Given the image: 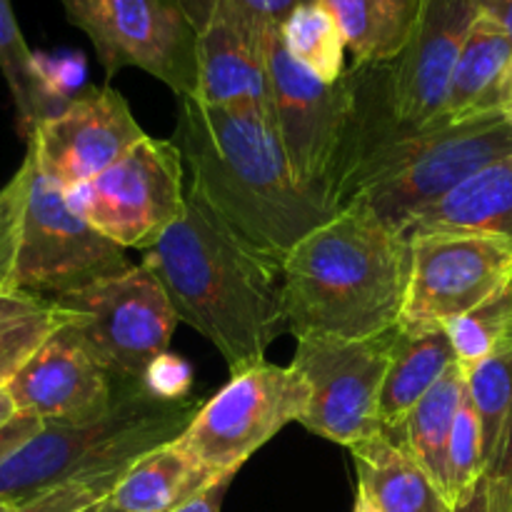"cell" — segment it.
Masks as SVG:
<instances>
[{"instance_id": "4dcf8cb0", "label": "cell", "mask_w": 512, "mask_h": 512, "mask_svg": "<svg viewBox=\"0 0 512 512\" xmlns=\"http://www.w3.org/2000/svg\"><path fill=\"white\" fill-rule=\"evenodd\" d=\"M30 173H33V163L25 155L23 165L0 188V293L15 290V273H18V253L20 238H23V218L25 203H28Z\"/></svg>"}, {"instance_id": "d590c367", "label": "cell", "mask_w": 512, "mask_h": 512, "mask_svg": "<svg viewBox=\"0 0 512 512\" xmlns=\"http://www.w3.org/2000/svg\"><path fill=\"white\" fill-rule=\"evenodd\" d=\"M43 428V423H40L35 415L30 413H20L18 418L13 420V423L8 425V428L0 433V460L8 458L10 453H13L15 448H20V445L25 443L28 438H33L38 430Z\"/></svg>"}, {"instance_id": "d4e9b609", "label": "cell", "mask_w": 512, "mask_h": 512, "mask_svg": "<svg viewBox=\"0 0 512 512\" xmlns=\"http://www.w3.org/2000/svg\"><path fill=\"white\" fill-rule=\"evenodd\" d=\"M70 323L55 300L28 290L0 293V388L10 385L30 358Z\"/></svg>"}, {"instance_id": "cb8c5ba5", "label": "cell", "mask_w": 512, "mask_h": 512, "mask_svg": "<svg viewBox=\"0 0 512 512\" xmlns=\"http://www.w3.org/2000/svg\"><path fill=\"white\" fill-rule=\"evenodd\" d=\"M343 30L355 63H393L408 45L425 0H318Z\"/></svg>"}, {"instance_id": "ab89813d", "label": "cell", "mask_w": 512, "mask_h": 512, "mask_svg": "<svg viewBox=\"0 0 512 512\" xmlns=\"http://www.w3.org/2000/svg\"><path fill=\"white\" fill-rule=\"evenodd\" d=\"M18 415H20L18 403H15L13 393H10V385H5V388H0V433H3V430L8 428Z\"/></svg>"}, {"instance_id": "f1b7e54d", "label": "cell", "mask_w": 512, "mask_h": 512, "mask_svg": "<svg viewBox=\"0 0 512 512\" xmlns=\"http://www.w3.org/2000/svg\"><path fill=\"white\" fill-rule=\"evenodd\" d=\"M512 325V285L498 290L468 310L460 318L450 320L445 325L450 343H453L455 358L465 370L483 363L490 353L500 345V340L508 335Z\"/></svg>"}, {"instance_id": "7c38bea8", "label": "cell", "mask_w": 512, "mask_h": 512, "mask_svg": "<svg viewBox=\"0 0 512 512\" xmlns=\"http://www.w3.org/2000/svg\"><path fill=\"white\" fill-rule=\"evenodd\" d=\"M395 333L398 328L365 340L298 338L290 365L310 388L300 425L345 448L383 433L378 400Z\"/></svg>"}, {"instance_id": "d6a6232c", "label": "cell", "mask_w": 512, "mask_h": 512, "mask_svg": "<svg viewBox=\"0 0 512 512\" xmlns=\"http://www.w3.org/2000/svg\"><path fill=\"white\" fill-rule=\"evenodd\" d=\"M180 3H183L185 13L190 15L195 28H198V23L203 20V15L208 13V8L215 0H180ZM220 3H225L230 10L243 15L250 23L260 25V28H280L285 23V18L298 5L308 3V0H220Z\"/></svg>"}, {"instance_id": "30bf717a", "label": "cell", "mask_w": 512, "mask_h": 512, "mask_svg": "<svg viewBox=\"0 0 512 512\" xmlns=\"http://www.w3.org/2000/svg\"><path fill=\"white\" fill-rule=\"evenodd\" d=\"M105 73L138 68L180 100L198 95V28L180 0H63Z\"/></svg>"}, {"instance_id": "3957f363", "label": "cell", "mask_w": 512, "mask_h": 512, "mask_svg": "<svg viewBox=\"0 0 512 512\" xmlns=\"http://www.w3.org/2000/svg\"><path fill=\"white\" fill-rule=\"evenodd\" d=\"M410 240L375 215L343 208L283 260V308L298 338L365 340L398 328Z\"/></svg>"}, {"instance_id": "484cf974", "label": "cell", "mask_w": 512, "mask_h": 512, "mask_svg": "<svg viewBox=\"0 0 512 512\" xmlns=\"http://www.w3.org/2000/svg\"><path fill=\"white\" fill-rule=\"evenodd\" d=\"M0 73L13 98L20 135L30 140L35 128L58 113L65 103L55 100L45 88L38 70V53H33L25 43L10 0H0Z\"/></svg>"}, {"instance_id": "7a4b0ae2", "label": "cell", "mask_w": 512, "mask_h": 512, "mask_svg": "<svg viewBox=\"0 0 512 512\" xmlns=\"http://www.w3.org/2000/svg\"><path fill=\"white\" fill-rule=\"evenodd\" d=\"M143 265L180 323L198 330L230 373L265 360L275 338L288 333L283 265L230 233L190 190L185 215L145 250Z\"/></svg>"}, {"instance_id": "5b68a950", "label": "cell", "mask_w": 512, "mask_h": 512, "mask_svg": "<svg viewBox=\"0 0 512 512\" xmlns=\"http://www.w3.org/2000/svg\"><path fill=\"white\" fill-rule=\"evenodd\" d=\"M198 400H163L130 390L105 418L85 425H43L0 460V500L23 505L68 480L130 468L150 450L175 443L200 410Z\"/></svg>"}, {"instance_id": "9a60e30c", "label": "cell", "mask_w": 512, "mask_h": 512, "mask_svg": "<svg viewBox=\"0 0 512 512\" xmlns=\"http://www.w3.org/2000/svg\"><path fill=\"white\" fill-rule=\"evenodd\" d=\"M118 383L65 325L55 333L10 383L20 413L43 425H85L113 413L130 393Z\"/></svg>"}, {"instance_id": "f546056e", "label": "cell", "mask_w": 512, "mask_h": 512, "mask_svg": "<svg viewBox=\"0 0 512 512\" xmlns=\"http://www.w3.org/2000/svg\"><path fill=\"white\" fill-rule=\"evenodd\" d=\"M483 423L470 395H465L448 443V498L450 505L485 473Z\"/></svg>"}, {"instance_id": "ffe728a7", "label": "cell", "mask_w": 512, "mask_h": 512, "mask_svg": "<svg viewBox=\"0 0 512 512\" xmlns=\"http://www.w3.org/2000/svg\"><path fill=\"white\" fill-rule=\"evenodd\" d=\"M455 360L458 358L445 328H398L378 400L383 433L400 428L410 410L438 385Z\"/></svg>"}, {"instance_id": "5bb4252c", "label": "cell", "mask_w": 512, "mask_h": 512, "mask_svg": "<svg viewBox=\"0 0 512 512\" xmlns=\"http://www.w3.org/2000/svg\"><path fill=\"white\" fill-rule=\"evenodd\" d=\"M145 138L130 105L113 88H88L45 118L28 140L35 168L73 190L98 178Z\"/></svg>"}, {"instance_id": "52a82bcc", "label": "cell", "mask_w": 512, "mask_h": 512, "mask_svg": "<svg viewBox=\"0 0 512 512\" xmlns=\"http://www.w3.org/2000/svg\"><path fill=\"white\" fill-rule=\"evenodd\" d=\"M55 303L68 310V328L90 355L128 388H145L150 368L168 353L180 323L165 290L143 263Z\"/></svg>"}, {"instance_id": "ba28073f", "label": "cell", "mask_w": 512, "mask_h": 512, "mask_svg": "<svg viewBox=\"0 0 512 512\" xmlns=\"http://www.w3.org/2000/svg\"><path fill=\"white\" fill-rule=\"evenodd\" d=\"M308 403L310 388L293 365L260 360L230 373L175 443L218 475L238 473L285 425L300 423Z\"/></svg>"}, {"instance_id": "e0dca14e", "label": "cell", "mask_w": 512, "mask_h": 512, "mask_svg": "<svg viewBox=\"0 0 512 512\" xmlns=\"http://www.w3.org/2000/svg\"><path fill=\"white\" fill-rule=\"evenodd\" d=\"M215 0L198 23V95L218 108L253 105L273 113L268 33Z\"/></svg>"}, {"instance_id": "83f0119b", "label": "cell", "mask_w": 512, "mask_h": 512, "mask_svg": "<svg viewBox=\"0 0 512 512\" xmlns=\"http://www.w3.org/2000/svg\"><path fill=\"white\" fill-rule=\"evenodd\" d=\"M465 373H468V395L483 423L485 463H490L512 428V325L498 348L483 363L473 365Z\"/></svg>"}, {"instance_id": "d6986e66", "label": "cell", "mask_w": 512, "mask_h": 512, "mask_svg": "<svg viewBox=\"0 0 512 512\" xmlns=\"http://www.w3.org/2000/svg\"><path fill=\"white\" fill-rule=\"evenodd\" d=\"M510 65L512 38L495 20L480 13L450 75L448 98L438 123H460L500 110Z\"/></svg>"}, {"instance_id": "8d00e7d4", "label": "cell", "mask_w": 512, "mask_h": 512, "mask_svg": "<svg viewBox=\"0 0 512 512\" xmlns=\"http://www.w3.org/2000/svg\"><path fill=\"white\" fill-rule=\"evenodd\" d=\"M238 473H228L223 475V478L215 480L210 488H205L203 493L198 495L195 500H190L185 508H180L178 512H220V508H223V500H225V493H228L230 483H233V478Z\"/></svg>"}, {"instance_id": "ee69618b", "label": "cell", "mask_w": 512, "mask_h": 512, "mask_svg": "<svg viewBox=\"0 0 512 512\" xmlns=\"http://www.w3.org/2000/svg\"><path fill=\"white\" fill-rule=\"evenodd\" d=\"M95 512H123V510H118V508H115V505L105 503V505H103V508H100V510H95Z\"/></svg>"}, {"instance_id": "836d02e7", "label": "cell", "mask_w": 512, "mask_h": 512, "mask_svg": "<svg viewBox=\"0 0 512 512\" xmlns=\"http://www.w3.org/2000/svg\"><path fill=\"white\" fill-rule=\"evenodd\" d=\"M193 383L190 378V368L175 355L165 353L163 358H158L150 368L148 380H145V388L155 395V398L163 400H183L188 398V388Z\"/></svg>"}, {"instance_id": "8fae6325", "label": "cell", "mask_w": 512, "mask_h": 512, "mask_svg": "<svg viewBox=\"0 0 512 512\" xmlns=\"http://www.w3.org/2000/svg\"><path fill=\"white\" fill-rule=\"evenodd\" d=\"M25 155L33 163V173L15 288L58 300L128 273L135 263H130L125 248L93 228L70 205L68 193L35 168L33 155Z\"/></svg>"}, {"instance_id": "7402d4cb", "label": "cell", "mask_w": 512, "mask_h": 512, "mask_svg": "<svg viewBox=\"0 0 512 512\" xmlns=\"http://www.w3.org/2000/svg\"><path fill=\"white\" fill-rule=\"evenodd\" d=\"M358 473V488L383 512H450L453 505L390 435L378 433L350 448Z\"/></svg>"}, {"instance_id": "4316f807", "label": "cell", "mask_w": 512, "mask_h": 512, "mask_svg": "<svg viewBox=\"0 0 512 512\" xmlns=\"http://www.w3.org/2000/svg\"><path fill=\"white\" fill-rule=\"evenodd\" d=\"M285 50L323 83H338L345 75L343 30L318 0L298 5L280 25Z\"/></svg>"}, {"instance_id": "b9f144b4", "label": "cell", "mask_w": 512, "mask_h": 512, "mask_svg": "<svg viewBox=\"0 0 512 512\" xmlns=\"http://www.w3.org/2000/svg\"><path fill=\"white\" fill-rule=\"evenodd\" d=\"M500 110H503L505 118L512 123V65L508 70V78H505V88H503V103H500Z\"/></svg>"}, {"instance_id": "74e56055", "label": "cell", "mask_w": 512, "mask_h": 512, "mask_svg": "<svg viewBox=\"0 0 512 512\" xmlns=\"http://www.w3.org/2000/svg\"><path fill=\"white\" fill-rule=\"evenodd\" d=\"M450 512H490V490H488V475H480L463 495L453 503Z\"/></svg>"}, {"instance_id": "f35d334b", "label": "cell", "mask_w": 512, "mask_h": 512, "mask_svg": "<svg viewBox=\"0 0 512 512\" xmlns=\"http://www.w3.org/2000/svg\"><path fill=\"white\" fill-rule=\"evenodd\" d=\"M480 13L500 25L512 38V0H478Z\"/></svg>"}, {"instance_id": "1f68e13d", "label": "cell", "mask_w": 512, "mask_h": 512, "mask_svg": "<svg viewBox=\"0 0 512 512\" xmlns=\"http://www.w3.org/2000/svg\"><path fill=\"white\" fill-rule=\"evenodd\" d=\"M128 470L130 468H115L68 480V483L55 485V488L35 495L28 503L18 505L15 512H95L108 503L110 493Z\"/></svg>"}, {"instance_id": "44dd1931", "label": "cell", "mask_w": 512, "mask_h": 512, "mask_svg": "<svg viewBox=\"0 0 512 512\" xmlns=\"http://www.w3.org/2000/svg\"><path fill=\"white\" fill-rule=\"evenodd\" d=\"M218 478L223 475L200 463L178 443H168L130 465L108 503L123 512H178Z\"/></svg>"}, {"instance_id": "277c9868", "label": "cell", "mask_w": 512, "mask_h": 512, "mask_svg": "<svg viewBox=\"0 0 512 512\" xmlns=\"http://www.w3.org/2000/svg\"><path fill=\"white\" fill-rule=\"evenodd\" d=\"M508 155L512 123L503 110L423 130L398 125L360 160L340 193L335 213L360 208L405 235L420 210Z\"/></svg>"}, {"instance_id": "9c48e42d", "label": "cell", "mask_w": 512, "mask_h": 512, "mask_svg": "<svg viewBox=\"0 0 512 512\" xmlns=\"http://www.w3.org/2000/svg\"><path fill=\"white\" fill-rule=\"evenodd\" d=\"M65 193L105 238L125 250H150L185 215L183 153L175 140L145 135L98 178Z\"/></svg>"}, {"instance_id": "60d3db41", "label": "cell", "mask_w": 512, "mask_h": 512, "mask_svg": "<svg viewBox=\"0 0 512 512\" xmlns=\"http://www.w3.org/2000/svg\"><path fill=\"white\" fill-rule=\"evenodd\" d=\"M353 512H383L378 508V505L370 500V495L365 493L363 488H358V493H355V505H353Z\"/></svg>"}, {"instance_id": "603a6c76", "label": "cell", "mask_w": 512, "mask_h": 512, "mask_svg": "<svg viewBox=\"0 0 512 512\" xmlns=\"http://www.w3.org/2000/svg\"><path fill=\"white\" fill-rule=\"evenodd\" d=\"M468 395V373L455 360L433 390L415 405L398 430L385 433L425 468L448 498V443L455 415ZM450 503V498H448Z\"/></svg>"}, {"instance_id": "ac0fdd59", "label": "cell", "mask_w": 512, "mask_h": 512, "mask_svg": "<svg viewBox=\"0 0 512 512\" xmlns=\"http://www.w3.org/2000/svg\"><path fill=\"white\" fill-rule=\"evenodd\" d=\"M478 233L512 245V155L485 165L410 220L405 235Z\"/></svg>"}, {"instance_id": "6da1fadb", "label": "cell", "mask_w": 512, "mask_h": 512, "mask_svg": "<svg viewBox=\"0 0 512 512\" xmlns=\"http://www.w3.org/2000/svg\"><path fill=\"white\" fill-rule=\"evenodd\" d=\"M175 143L190 193L245 245L283 265L290 250L330 218L295 180L273 113L180 100Z\"/></svg>"}, {"instance_id": "e575fe53", "label": "cell", "mask_w": 512, "mask_h": 512, "mask_svg": "<svg viewBox=\"0 0 512 512\" xmlns=\"http://www.w3.org/2000/svg\"><path fill=\"white\" fill-rule=\"evenodd\" d=\"M490 512H512V428L500 443L498 453L490 458L488 468Z\"/></svg>"}, {"instance_id": "8992f818", "label": "cell", "mask_w": 512, "mask_h": 512, "mask_svg": "<svg viewBox=\"0 0 512 512\" xmlns=\"http://www.w3.org/2000/svg\"><path fill=\"white\" fill-rule=\"evenodd\" d=\"M273 120L300 188L333 213L353 115V80L323 83L285 50L280 28L268 33Z\"/></svg>"}, {"instance_id": "2e32d148", "label": "cell", "mask_w": 512, "mask_h": 512, "mask_svg": "<svg viewBox=\"0 0 512 512\" xmlns=\"http://www.w3.org/2000/svg\"><path fill=\"white\" fill-rule=\"evenodd\" d=\"M480 15L478 0H425L408 45L390 63L398 123L423 130L438 123L465 38Z\"/></svg>"}, {"instance_id": "7bdbcfd3", "label": "cell", "mask_w": 512, "mask_h": 512, "mask_svg": "<svg viewBox=\"0 0 512 512\" xmlns=\"http://www.w3.org/2000/svg\"><path fill=\"white\" fill-rule=\"evenodd\" d=\"M18 510V505L8 503V500H0V512H15Z\"/></svg>"}, {"instance_id": "4fadbf2b", "label": "cell", "mask_w": 512, "mask_h": 512, "mask_svg": "<svg viewBox=\"0 0 512 512\" xmlns=\"http://www.w3.org/2000/svg\"><path fill=\"white\" fill-rule=\"evenodd\" d=\"M410 270L398 328H445L512 285V245L478 233L410 235Z\"/></svg>"}]
</instances>
